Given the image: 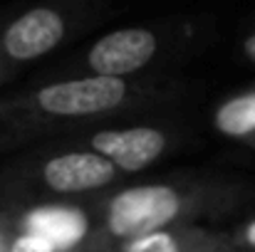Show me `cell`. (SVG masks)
<instances>
[{"instance_id": "cell-1", "label": "cell", "mask_w": 255, "mask_h": 252, "mask_svg": "<svg viewBox=\"0 0 255 252\" xmlns=\"http://www.w3.org/2000/svg\"><path fill=\"white\" fill-rule=\"evenodd\" d=\"M238 200L226 183H144L122 188L104 208V235L119 248L139 238L188 225L208 213H223Z\"/></svg>"}, {"instance_id": "cell-2", "label": "cell", "mask_w": 255, "mask_h": 252, "mask_svg": "<svg viewBox=\"0 0 255 252\" xmlns=\"http://www.w3.org/2000/svg\"><path fill=\"white\" fill-rule=\"evenodd\" d=\"M131 94L134 86L127 80L85 75L40 86L17 106L47 119H89L122 109L131 101Z\"/></svg>"}, {"instance_id": "cell-3", "label": "cell", "mask_w": 255, "mask_h": 252, "mask_svg": "<svg viewBox=\"0 0 255 252\" xmlns=\"http://www.w3.org/2000/svg\"><path fill=\"white\" fill-rule=\"evenodd\" d=\"M161 50V35L151 27H119L102 35L85 55V70L94 77L127 80L146 70Z\"/></svg>"}, {"instance_id": "cell-4", "label": "cell", "mask_w": 255, "mask_h": 252, "mask_svg": "<svg viewBox=\"0 0 255 252\" xmlns=\"http://www.w3.org/2000/svg\"><path fill=\"white\" fill-rule=\"evenodd\" d=\"M67 30L70 20L57 7L42 5L25 10L0 32V57L15 65L40 60L65 42Z\"/></svg>"}, {"instance_id": "cell-5", "label": "cell", "mask_w": 255, "mask_h": 252, "mask_svg": "<svg viewBox=\"0 0 255 252\" xmlns=\"http://www.w3.org/2000/svg\"><path fill=\"white\" fill-rule=\"evenodd\" d=\"M119 170L94 151H62L37 168V183L55 195H85L117 183Z\"/></svg>"}, {"instance_id": "cell-6", "label": "cell", "mask_w": 255, "mask_h": 252, "mask_svg": "<svg viewBox=\"0 0 255 252\" xmlns=\"http://www.w3.org/2000/svg\"><path fill=\"white\" fill-rule=\"evenodd\" d=\"M169 149V134L159 126L102 129L89 136V151L104 156L119 173H139L156 164Z\"/></svg>"}, {"instance_id": "cell-7", "label": "cell", "mask_w": 255, "mask_h": 252, "mask_svg": "<svg viewBox=\"0 0 255 252\" xmlns=\"http://www.w3.org/2000/svg\"><path fill=\"white\" fill-rule=\"evenodd\" d=\"M119 252H233L226 235L201 230L196 225L169 228L134 243L122 245Z\"/></svg>"}, {"instance_id": "cell-8", "label": "cell", "mask_w": 255, "mask_h": 252, "mask_svg": "<svg viewBox=\"0 0 255 252\" xmlns=\"http://www.w3.org/2000/svg\"><path fill=\"white\" fill-rule=\"evenodd\" d=\"M213 126L221 136L253 146L255 141V86L228 96L213 111Z\"/></svg>"}, {"instance_id": "cell-9", "label": "cell", "mask_w": 255, "mask_h": 252, "mask_svg": "<svg viewBox=\"0 0 255 252\" xmlns=\"http://www.w3.org/2000/svg\"><path fill=\"white\" fill-rule=\"evenodd\" d=\"M7 252H57V245L40 233H20L7 245Z\"/></svg>"}, {"instance_id": "cell-10", "label": "cell", "mask_w": 255, "mask_h": 252, "mask_svg": "<svg viewBox=\"0 0 255 252\" xmlns=\"http://www.w3.org/2000/svg\"><path fill=\"white\" fill-rule=\"evenodd\" d=\"M228 238V245L233 252H255V218L243 223L238 230H233Z\"/></svg>"}, {"instance_id": "cell-11", "label": "cell", "mask_w": 255, "mask_h": 252, "mask_svg": "<svg viewBox=\"0 0 255 252\" xmlns=\"http://www.w3.org/2000/svg\"><path fill=\"white\" fill-rule=\"evenodd\" d=\"M241 52H243V57H246L251 65H255V27L243 37V42H241Z\"/></svg>"}, {"instance_id": "cell-12", "label": "cell", "mask_w": 255, "mask_h": 252, "mask_svg": "<svg viewBox=\"0 0 255 252\" xmlns=\"http://www.w3.org/2000/svg\"><path fill=\"white\" fill-rule=\"evenodd\" d=\"M0 252H7V248H5V240L0 238Z\"/></svg>"}, {"instance_id": "cell-13", "label": "cell", "mask_w": 255, "mask_h": 252, "mask_svg": "<svg viewBox=\"0 0 255 252\" xmlns=\"http://www.w3.org/2000/svg\"><path fill=\"white\" fill-rule=\"evenodd\" d=\"M2 75H5V70H2V65H0V80H2Z\"/></svg>"}, {"instance_id": "cell-14", "label": "cell", "mask_w": 255, "mask_h": 252, "mask_svg": "<svg viewBox=\"0 0 255 252\" xmlns=\"http://www.w3.org/2000/svg\"><path fill=\"white\" fill-rule=\"evenodd\" d=\"M251 149H255V141H253V146H251Z\"/></svg>"}]
</instances>
